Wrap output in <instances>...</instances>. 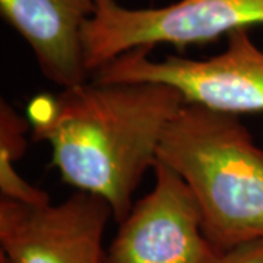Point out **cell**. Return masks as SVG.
I'll return each mask as SVG.
<instances>
[{
    "instance_id": "5b68a950",
    "label": "cell",
    "mask_w": 263,
    "mask_h": 263,
    "mask_svg": "<svg viewBox=\"0 0 263 263\" xmlns=\"http://www.w3.org/2000/svg\"><path fill=\"white\" fill-rule=\"evenodd\" d=\"M152 171L154 186L119 222L107 263H221L187 184L160 161Z\"/></svg>"
},
{
    "instance_id": "ba28073f",
    "label": "cell",
    "mask_w": 263,
    "mask_h": 263,
    "mask_svg": "<svg viewBox=\"0 0 263 263\" xmlns=\"http://www.w3.org/2000/svg\"><path fill=\"white\" fill-rule=\"evenodd\" d=\"M31 130L27 116L5 100L0 103V197L22 203L43 205L51 202L47 192L29 184L19 176L15 162L27 151V133Z\"/></svg>"
},
{
    "instance_id": "8992f818",
    "label": "cell",
    "mask_w": 263,
    "mask_h": 263,
    "mask_svg": "<svg viewBox=\"0 0 263 263\" xmlns=\"http://www.w3.org/2000/svg\"><path fill=\"white\" fill-rule=\"evenodd\" d=\"M110 219L108 203L84 192L43 205L0 197L2 254L10 263H107Z\"/></svg>"
},
{
    "instance_id": "9c48e42d",
    "label": "cell",
    "mask_w": 263,
    "mask_h": 263,
    "mask_svg": "<svg viewBox=\"0 0 263 263\" xmlns=\"http://www.w3.org/2000/svg\"><path fill=\"white\" fill-rule=\"evenodd\" d=\"M221 263H263V240L246 243L227 252Z\"/></svg>"
},
{
    "instance_id": "6da1fadb",
    "label": "cell",
    "mask_w": 263,
    "mask_h": 263,
    "mask_svg": "<svg viewBox=\"0 0 263 263\" xmlns=\"http://www.w3.org/2000/svg\"><path fill=\"white\" fill-rule=\"evenodd\" d=\"M184 103L170 85L91 78L57 94L37 95L27 119L32 139L48 143L62 180L76 192L104 199L119 224Z\"/></svg>"
},
{
    "instance_id": "3957f363",
    "label": "cell",
    "mask_w": 263,
    "mask_h": 263,
    "mask_svg": "<svg viewBox=\"0 0 263 263\" xmlns=\"http://www.w3.org/2000/svg\"><path fill=\"white\" fill-rule=\"evenodd\" d=\"M254 25H263V0H179L145 9H130L117 0H97L84 28L85 63L92 78L133 48L206 44Z\"/></svg>"
},
{
    "instance_id": "7a4b0ae2",
    "label": "cell",
    "mask_w": 263,
    "mask_h": 263,
    "mask_svg": "<svg viewBox=\"0 0 263 263\" xmlns=\"http://www.w3.org/2000/svg\"><path fill=\"white\" fill-rule=\"evenodd\" d=\"M157 161L187 184L203 231L221 253L263 240V148L237 114L184 103Z\"/></svg>"
},
{
    "instance_id": "52a82bcc",
    "label": "cell",
    "mask_w": 263,
    "mask_h": 263,
    "mask_svg": "<svg viewBox=\"0 0 263 263\" xmlns=\"http://www.w3.org/2000/svg\"><path fill=\"white\" fill-rule=\"evenodd\" d=\"M97 0H0L3 19L27 41L48 82L70 88L91 79L84 28Z\"/></svg>"
},
{
    "instance_id": "277c9868",
    "label": "cell",
    "mask_w": 263,
    "mask_h": 263,
    "mask_svg": "<svg viewBox=\"0 0 263 263\" xmlns=\"http://www.w3.org/2000/svg\"><path fill=\"white\" fill-rule=\"evenodd\" d=\"M151 51L152 47L133 48L98 69L92 79L170 85L186 103L237 116L263 111V50L249 29L227 35V47L206 59L155 60Z\"/></svg>"
}]
</instances>
